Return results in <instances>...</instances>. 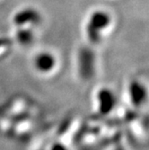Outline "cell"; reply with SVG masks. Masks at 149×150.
I'll return each mask as SVG.
<instances>
[{
	"label": "cell",
	"instance_id": "obj_5",
	"mask_svg": "<svg viewBox=\"0 0 149 150\" xmlns=\"http://www.w3.org/2000/svg\"><path fill=\"white\" fill-rule=\"evenodd\" d=\"M18 38L23 43H28L32 40V33L28 31H22L18 33Z\"/></svg>",
	"mask_w": 149,
	"mask_h": 150
},
{
	"label": "cell",
	"instance_id": "obj_4",
	"mask_svg": "<svg viewBox=\"0 0 149 150\" xmlns=\"http://www.w3.org/2000/svg\"><path fill=\"white\" fill-rule=\"evenodd\" d=\"M39 19V16L33 10H24L16 16V24H23L29 21L37 22Z\"/></svg>",
	"mask_w": 149,
	"mask_h": 150
},
{
	"label": "cell",
	"instance_id": "obj_1",
	"mask_svg": "<svg viewBox=\"0 0 149 150\" xmlns=\"http://www.w3.org/2000/svg\"><path fill=\"white\" fill-rule=\"evenodd\" d=\"M110 17L103 12H96L92 16L87 26L89 39L93 42H98L100 40V32L109 24Z\"/></svg>",
	"mask_w": 149,
	"mask_h": 150
},
{
	"label": "cell",
	"instance_id": "obj_3",
	"mask_svg": "<svg viewBox=\"0 0 149 150\" xmlns=\"http://www.w3.org/2000/svg\"><path fill=\"white\" fill-rule=\"evenodd\" d=\"M55 65V59L49 53H42L37 56L35 59V67L40 71H49Z\"/></svg>",
	"mask_w": 149,
	"mask_h": 150
},
{
	"label": "cell",
	"instance_id": "obj_2",
	"mask_svg": "<svg viewBox=\"0 0 149 150\" xmlns=\"http://www.w3.org/2000/svg\"><path fill=\"white\" fill-rule=\"evenodd\" d=\"M129 98L131 103L138 107H142L148 103L149 91L148 88L141 82L134 80L129 85Z\"/></svg>",
	"mask_w": 149,
	"mask_h": 150
}]
</instances>
